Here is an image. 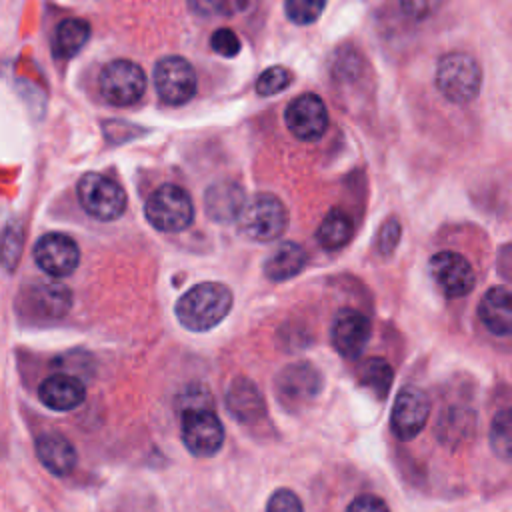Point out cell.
I'll list each match as a JSON object with an SVG mask.
<instances>
[{"instance_id":"1","label":"cell","mask_w":512,"mask_h":512,"mask_svg":"<svg viewBox=\"0 0 512 512\" xmlns=\"http://www.w3.org/2000/svg\"><path fill=\"white\" fill-rule=\"evenodd\" d=\"M232 308V292L220 282H202L192 286L176 302L178 322L192 332H206L218 326Z\"/></svg>"},{"instance_id":"2","label":"cell","mask_w":512,"mask_h":512,"mask_svg":"<svg viewBox=\"0 0 512 512\" xmlns=\"http://www.w3.org/2000/svg\"><path fill=\"white\" fill-rule=\"evenodd\" d=\"M482 80V66L468 52H446L436 64V88L452 104L474 102L480 94Z\"/></svg>"},{"instance_id":"3","label":"cell","mask_w":512,"mask_h":512,"mask_svg":"<svg viewBox=\"0 0 512 512\" xmlns=\"http://www.w3.org/2000/svg\"><path fill=\"white\" fill-rule=\"evenodd\" d=\"M428 270L438 290L450 300L468 296L478 284L476 266L464 252L454 248L434 252L428 260Z\"/></svg>"},{"instance_id":"4","label":"cell","mask_w":512,"mask_h":512,"mask_svg":"<svg viewBox=\"0 0 512 512\" xmlns=\"http://www.w3.org/2000/svg\"><path fill=\"white\" fill-rule=\"evenodd\" d=\"M144 216L160 232H180L194 220L192 198L184 188L176 184H164L148 196L144 204Z\"/></svg>"},{"instance_id":"5","label":"cell","mask_w":512,"mask_h":512,"mask_svg":"<svg viewBox=\"0 0 512 512\" xmlns=\"http://www.w3.org/2000/svg\"><path fill=\"white\" fill-rule=\"evenodd\" d=\"M76 192L80 206L96 220H116L126 210V192L122 186L100 172H86L78 180Z\"/></svg>"},{"instance_id":"6","label":"cell","mask_w":512,"mask_h":512,"mask_svg":"<svg viewBox=\"0 0 512 512\" xmlns=\"http://www.w3.org/2000/svg\"><path fill=\"white\" fill-rule=\"evenodd\" d=\"M288 224L284 204L272 194H256L250 198L238 218L240 232L252 240L268 242L278 238Z\"/></svg>"},{"instance_id":"7","label":"cell","mask_w":512,"mask_h":512,"mask_svg":"<svg viewBox=\"0 0 512 512\" xmlns=\"http://www.w3.org/2000/svg\"><path fill=\"white\" fill-rule=\"evenodd\" d=\"M100 94L114 106H132L146 92L144 70L132 60H112L98 78Z\"/></svg>"},{"instance_id":"8","label":"cell","mask_w":512,"mask_h":512,"mask_svg":"<svg viewBox=\"0 0 512 512\" xmlns=\"http://www.w3.org/2000/svg\"><path fill=\"white\" fill-rule=\"evenodd\" d=\"M180 432L186 450L198 458L214 456L224 444V426L208 408L182 410Z\"/></svg>"},{"instance_id":"9","label":"cell","mask_w":512,"mask_h":512,"mask_svg":"<svg viewBox=\"0 0 512 512\" xmlns=\"http://www.w3.org/2000/svg\"><path fill=\"white\" fill-rule=\"evenodd\" d=\"M322 388V376L310 362H296L284 366L274 380L278 402L286 410H300L312 402Z\"/></svg>"},{"instance_id":"10","label":"cell","mask_w":512,"mask_h":512,"mask_svg":"<svg viewBox=\"0 0 512 512\" xmlns=\"http://www.w3.org/2000/svg\"><path fill=\"white\" fill-rule=\"evenodd\" d=\"M154 86L166 104L180 106L196 92V72L182 56H166L154 68Z\"/></svg>"},{"instance_id":"11","label":"cell","mask_w":512,"mask_h":512,"mask_svg":"<svg viewBox=\"0 0 512 512\" xmlns=\"http://www.w3.org/2000/svg\"><path fill=\"white\" fill-rule=\"evenodd\" d=\"M430 416V400L424 390L404 386L392 406L390 428L398 440H412L420 434Z\"/></svg>"},{"instance_id":"12","label":"cell","mask_w":512,"mask_h":512,"mask_svg":"<svg viewBox=\"0 0 512 512\" xmlns=\"http://www.w3.org/2000/svg\"><path fill=\"white\" fill-rule=\"evenodd\" d=\"M34 260L48 276L64 278L76 270L80 250L70 236L62 232H48L36 242Z\"/></svg>"},{"instance_id":"13","label":"cell","mask_w":512,"mask_h":512,"mask_svg":"<svg viewBox=\"0 0 512 512\" xmlns=\"http://www.w3.org/2000/svg\"><path fill=\"white\" fill-rule=\"evenodd\" d=\"M286 126L288 130L306 142L318 140L328 126V112L324 102L316 96V94H302L298 98H294L286 112Z\"/></svg>"},{"instance_id":"14","label":"cell","mask_w":512,"mask_h":512,"mask_svg":"<svg viewBox=\"0 0 512 512\" xmlns=\"http://www.w3.org/2000/svg\"><path fill=\"white\" fill-rule=\"evenodd\" d=\"M330 338H332V346L340 356L354 360L364 352L370 340V322L362 312L352 308H342L334 316Z\"/></svg>"},{"instance_id":"15","label":"cell","mask_w":512,"mask_h":512,"mask_svg":"<svg viewBox=\"0 0 512 512\" xmlns=\"http://www.w3.org/2000/svg\"><path fill=\"white\" fill-rule=\"evenodd\" d=\"M476 314L480 324L492 336L510 338L512 336V290L502 284L490 286L480 296Z\"/></svg>"},{"instance_id":"16","label":"cell","mask_w":512,"mask_h":512,"mask_svg":"<svg viewBox=\"0 0 512 512\" xmlns=\"http://www.w3.org/2000/svg\"><path fill=\"white\" fill-rule=\"evenodd\" d=\"M70 302L72 296L66 286L58 282H38L30 286L24 298V308L32 314V318L56 320L68 312Z\"/></svg>"},{"instance_id":"17","label":"cell","mask_w":512,"mask_h":512,"mask_svg":"<svg viewBox=\"0 0 512 512\" xmlns=\"http://www.w3.org/2000/svg\"><path fill=\"white\" fill-rule=\"evenodd\" d=\"M38 398L50 410L68 412L84 402L86 388L76 376L58 372L42 380V384L38 386Z\"/></svg>"},{"instance_id":"18","label":"cell","mask_w":512,"mask_h":512,"mask_svg":"<svg viewBox=\"0 0 512 512\" xmlns=\"http://www.w3.org/2000/svg\"><path fill=\"white\" fill-rule=\"evenodd\" d=\"M226 408L242 424H254L266 414L264 398L250 378H234L226 390Z\"/></svg>"},{"instance_id":"19","label":"cell","mask_w":512,"mask_h":512,"mask_svg":"<svg viewBox=\"0 0 512 512\" xmlns=\"http://www.w3.org/2000/svg\"><path fill=\"white\" fill-rule=\"evenodd\" d=\"M246 202L248 200L244 196L242 186L232 180L216 182L206 192V212L214 222H220V224L238 220Z\"/></svg>"},{"instance_id":"20","label":"cell","mask_w":512,"mask_h":512,"mask_svg":"<svg viewBox=\"0 0 512 512\" xmlns=\"http://www.w3.org/2000/svg\"><path fill=\"white\" fill-rule=\"evenodd\" d=\"M36 454L42 466L54 476H66L76 466V450L72 442L58 432H44L36 438Z\"/></svg>"},{"instance_id":"21","label":"cell","mask_w":512,"mask_h":512,"mask_svg":"<svg viewBox=\"0 0 512 512\" xmlns=\"http://www.w3.org/2000/svg\"><path fill=\"white\" fill-rule=\"evenodd\" d=\"M306 264V252L296 242H282L264 262V274L268 280L284 282L296 276Z\"/></svg>"},{"instance_id":"22","label":"cell","mask_w":512,"mask_h":512,"mask_svg":"<svg viewBox=\"0 0 512 512\" xmlns=\"http://www.w3.org/2000/svg\"><path fill=\"white\" fill-rule=\"evenodd\" d=\"M90 38V24L82 18H66L58 24L52 40V52L60 60L76 56Z\"/></svg>"},{"instance_id":"23","label":"cell","mask_w":512,"mask_h":512,"mask_svg":"<svg viewBox=\"0 0 512 512\" xmlns=\"http://www.w3.org/2000/svg\"><path fill=\"white\" fill-rule=\"evenodd\" d=\"M316 238L326 250H336L348 244L352 238V222L348 214L342 210H330L320 222Z\"/></svg>"},{"instance_id":"24","label":"cell","mask_w":512,"mask_h":512,"mask_svg":"<svg viewBox=\"0 0 512 512\" xmlns=\"http://www.w3.org/2000/svg\"><path fill=\"white\" fill-rule=\"evenodd\" d=\"M392 378H394V372L384 358H368L358 368L360 384L366 386L378 400H384L388 396Z\"/></svg>"},{"instance_id":"25","label":"cell","mask_w":512,"mask_h":512,"mask_svg":"<svg viewBox=\"0 0 512 512\" xmlns=\"http://www.w3.org/2000/svg\"><path fill=\"white\" fill-rule=\"evenodd\" d=\"M470 432H474V414L468 410L452 408L438 422V438H442L444 444L460 442Z\"/></svg>"},{"instance_id":"26","label":"cell","mask_w":512,"mask_h":512,"mask_svg":"<svg viewBox=\"0 0 512 512\" xmlns=\"http://www.w3.org/2000/svg\"><path fill=\"white\" fill-rule=\"evenodd\" d=\"M490 446L498 458L512 462V408H504L492 418Z\"/></svg>"},{"instance_id":"27","label":"cell","mask_w":512,"mask_h":512,"mask_svg":"<svg viewBox=\"0 0 512 512\" xmlns=\"http://www.w3.org/2000/svg\"><path fill=\"white\" fill-rule=\"evenodd\" d=\"M292 80V74L288 68L284 66H272V68H266L258 80H256V92L260 96H272V94H278L282 92Z\"/></svg>"},{"instance_id":"28","label":"cell","mask_w":512,"mask_h":512,"mask_svg":"<svg viewBox=\"0 0 512 512\" xmlns=\"http://www.w3.org/2000/svg\"><path fill=\"white\" fill-rule=\"evenodd\" d=\"M286 16L294 24H312L322 14L326 0H286Z\"/></svg>"},{"instance_id":"29","label":"cell","mask_w":512,"mask_h":512,"mask_svg":"<svg viewBox=\"0 0 512 512\" xmlns=\"http://www.w3.org/2000/svg\"><path fill=\"white\" fill-rule=\"evenodd\" d=\"M266 512H304V510H302L300 498L292 490L278 488L268 498Z\"/></svg>"},{"instance_id":"30","label":"cell","mask_w":512,"mask_h":512,"mask_svg":"<svg viewBox=\"0 0 512 512\" xmlns=\"http://www.w3.org/2000/svg\"><path fill=\"white\" fill-rule=\"evenodd\" d=\"M210 44H212V50L226 56V58H232L240 52V40L238 36L230 30V28H218L212 38H210Z\"/></svg>"},{"instance_id":"31","label":"cell","mask_w":512,"mask_h":512,"mask_svg":"<svg viewBox=\"0 0 512 512\" xmlns=\"http://www.w3.org/2000/svg\"><path fill=\"white\" fill-rule=\"evenodd\" d=\"M444 0H400V8L408 18L424 20L442 8Z\"/></svg>"},{"instance_id":"32","label":"cell","mask_w":512,"mask_h":512,"mask_svg":"<svg viewBox=\"0 0 512 512\" xmlns=\"http://www.w3.org/2000/svg\"><path fill=\"white\" fill-rule=\"evenodd\" d=\"M400 240V222L396 218H388L378 232V250L382 254H390Z\"/></svg>"},{"instance_id":"33","label":"cell","mask_w":512,"mask_h":512,"mask_svg":"<svg viewBox=\"0 0 512 512\" xmlns=\"http://www.w3.org/2000/svg\"><path fill=\"white\" fill-rule=\"evenodd\" d=\"M346 512H390V510L382 498L372 494H362L348 504Z\"/></svg>"},{"instance_id":"34","label":"cell","mask_w":512,"mask_h":512,"mask_svg":"<svg viewBox=\"0 0 512 512\" xmlns=\"http://www.w3.org/2000/svg\"><path fill=\"white\" fill-rule=\"evenodd\" d=\"M190 8L200 16H212L222 12L226 0H188Z\"/></svg>"},{"instance_id":"35","label":"cell","mask_w":512,"mask_h":512,"mask_svg":"<svg viewBox=\"0 0 512 512\" xmlns=\"http://www.w3.org/2000/svg\"><path fill=\"white\" fill-rule=\"evenodd\" d=\"M498 270L500 274H506L512 278V242L504 244L498 252Z\"/></svg>"}]
</instances>
